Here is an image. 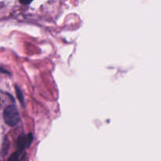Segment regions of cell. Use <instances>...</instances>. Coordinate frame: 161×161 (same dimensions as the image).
<instances>
[{
    "instance_id": "cell-1",
    "label": "cell",
    "mask_w": 161,
    "mask_h": 161,
    "mask_svg": "<svg viewBox=\"0 0 161 161\" xmlns=\"http://www.w3.org/2000/svg\"><path fill=\"white\" fill-rule=\"evenodd\" d=\"M3 118L5 122L7 123L9 126L13 127L19 123L20 121V115L18 113V111L14 106L10 105L3 112Z\"/></svg>"
},
{
    "instance_id": "cell-2",
    "label": "cell",
    "mask_w": 161,
    "mask_h": 161,
    "mask_svg": "<svg viewBox=\"0 0 161 161\" xmlns=\"http://www.w3.org/2000/svg\"><path fill=\"white\" fill-rule=\"evenodd\" d=\"M32 134H28V136H24V137H20L18 140V146L20 147L21 149H24V148H27L28 146L31 145L32 142Z\"/></svg>"
},
{
    "instance_id": "cell-3",
    "label": "cell",
    "mask_w": 161,
    "mask_h": 161,
    "mask_svg": "<svg viewBox=\"0 0 161 161\" xmlns=\"http://www.w3.org/2000/svg\"><path fill=\"white\" fill-rule=\"evenodd\" d=\"M20 160H21V158H20V153H16L11 156L9 161H20Z\"/></svg>"
},
{
    "instance_id": "cell-4",
    "label": "cell",
    "mask_w": 161,
    "mask_h": 161,
    "mask_svg": "<svg viewBox=\"0 0 161 161\" xmlns=\"http://www.w3.org/2000/svg\"><path fill=\"white\" fill-rule=\"evenodd\" d=\"M33 0H20V2L23 5H28L32 2Z\"/></svg>"
}]
</instances>
